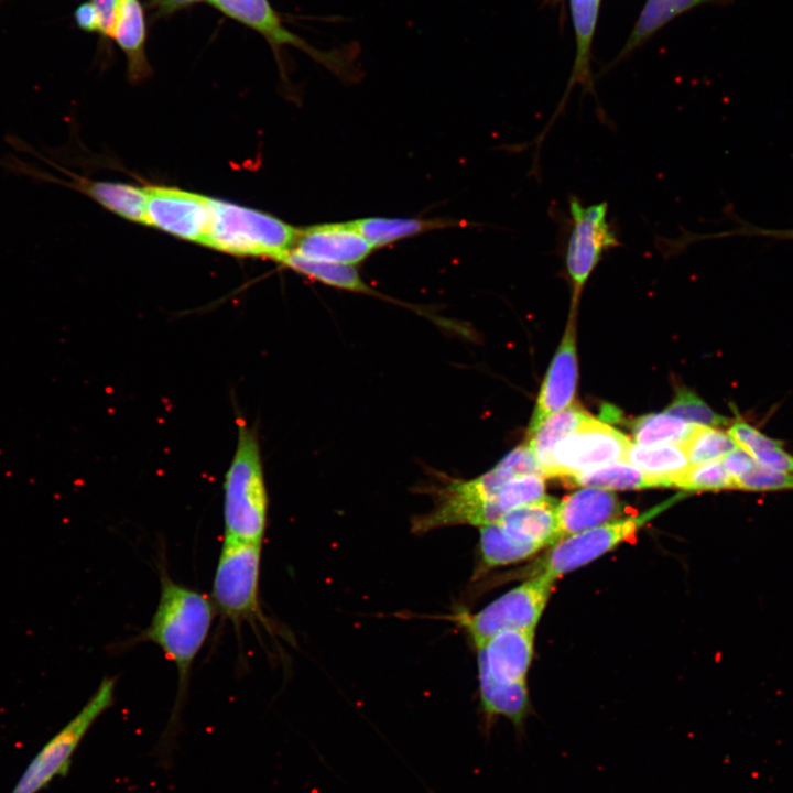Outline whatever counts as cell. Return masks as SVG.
Wrapping results in <instances>:
<instances>
[{
	"mask_svg": "<svg viewBox=\"0 0 793 793\" xmlns=\"http://www.w3.org/2000/svg\"><path fill=\"white\" fill-rule=\"evenodd\" d=\"M630 445L624 434L593 417L554 446L550 477H571L624 461Z\"/></svg>",
	"mask_w": 793,
	"mask_h": 793,
	"instance_id": "obj_10",
	"label": "cell"
},
{
	"mask_svg": "<svg viewBox=\"0 0 793 793\" xmlns=\"http://www.w3.org/2000/svg\"><path fill=\"white\" fill-rule=\"evenodd\" d=\"M75 20L78 26L85 31L100 32L99 14L91 2H85L76 9Z\"/></svg>",
	"mask_w": 793,
	"mask_h": 793,
	"instance_id": "obj_39",
	"label": "cell"
},
{
	"mask_svg": "<svg viewBox=\"0 0 793 793\" xmlns=\"http://www.w3.org/2000/svg\"><path fill=\"white\" fill-rule=\"evenodd\" d=\"M90 2L95 6L99 14V33L108 37H112L120 0H91Z\"/></svg>",
	"mask_w": 793,
	"mask_h": 793,
	"instance_id": "obj_38",
	"label": "cell"
},
{
	"mask_svg": "<svg viewBox=\"0 0 793 793\" xmlns=\"http://www.w3.org/2000/svg\"><path fill=\"white\" fill-rule=\"evenodd\" d=\"M735 489L752 492L793 490V474L757 465L750 471L735 479Z\"/></svg>",
	"mask_w": 793,
	"mask_h": 793,
	"instance_id": "obj_32",
	"label": "cell"
},
{
	"mask_svg": "<svg viewBox=\"0 0 793 793\" xmlns=\"http://www.w3.org/2000/svg\"><path fill=\"white\" fill-rule=\"evenodd\" d=\"M593 417L582 405L573 403L546 417L534 432L526 435L525 443L534 452L545 477L551 474L554 446Z\"/></svg>",
	"mask_w": 793,
	"mask_h": 793,
	"instance_id": "obj_22",
	"label": "cell"
},
{
	"mask_svg": "<svg viewBox=\"0 0 793 793\" xmlns=\"http://www.w3.org/2000/svg\"><path fill=\"white\" fill-rule=\"evenodd\" d=\"M576 312L571 308L564 336L553 357L537 395L526 435L550 415L566 409L574 400L577 385Z\"/></svg>",
	"mask_w": 793,
	"mask_h": 793,
	"instance_id": "obj_13",
	"label": "cell"
},
{
	"mask_svg": "<svg viewBox=\"0 0 793 793\" xmlns=\"http://www.w3.org/2000/svg\"><path fill=\"white\" fill-rule=\"evenodd\" d=\"M740 226L729 231L719 232L715 235L698 236L700 238L708 237H729V236H758L767 237L775 240H793V228L790 229H767L752 226L745 221H739Z\"/></svg>",
	"mask_w": 793,
	"mask_h": 793,
	"instance_id": "obj_36",
	"label": "cell"
},
{
	"mask_svg": "<svg viewBox=\"0 0 793 793\" xmlns=\"http://www.w3.org/2000/svg\"><path fill=\"white\" fill-rule=\"evenodd\" d=\"M116 678L105 677L77 713L32 759L11 793H37L56 776L65 775L79 742L95 720L115 702Z\"/></svg>",
	"mask_w": 793,
	"mask_h": 793,
	"instance_id": "obj_6",
	"label": "cell"
},
{
	"mask_svg": "<svg viewBox=\"0 0 793 793\" xmlns=\"http://www.w3.org/2000/svg\"><path fill=\"white\" fill-rule=\"evenodd\" d=\"M478 681L484 713L488 717L503 716L520 726L530 707L526 682L511 684L497 682L480 664H478Z\"/></svg>",
	"mask_w": 793,
	"mask_h": 793,
	"instance_id": "obj_21",
	"label": "cell"
},
{
	"mask_svg": "<svg viewBox=\"0 0 793 793\" xmlns=\"http://www.w3.org/2000/svg\"><path fill=\"white\" fill-rule=\"evenodd\" d=\"M626 463L637 467L660 482L661 487L675 486L689 468L682 444L663 443L653 445L631 444Z\"/></svg>",
	"mask_w": 793,
	"mask_h": 793,
	"instance_id": "obj_20",
	"label": "cell"
},
{
	"mask_svg": "<svg viewBox=\"0 0 793 793\" xmlns=\"http://www.w3.org/2000/svg\"><path fill=\"white\" fill-rule=\"evenodd\" d=\"M210 221L204 246L238 257L280 261L295 241L297 229L275 216L211 198Z\"/></svg>",
	"mask_w": 793,
	"mask_h": 793,
	"instance_id": "obj_3",
	"label": "cell"
},
{
	"mask_svg": "<svg viewBox=\"0 0 793 793\" xmlns=\"http://www.w3.org/2000/svg\"><path fill=\"white\" fill-rule=\"evenodd\" d=\"M545 481L543 476L520 475L510 478L498 496V504L507 513L518 507L539 502L545 499Z\"/></svg>",
	"mask_w": 793,
	"mask_h": 793,
	"instance_id": "obj_30",
	"label": "cell"
},
{
	"mask_svg": "<svg viewBox=\"0 0 793 793\" xmlns=\"http://www.w3.org/2000/svg\"><path fill=\"white\" fill-rule=\"evenodd\" d=\"M727 433L739 447L749 453L762 448L783 446L782 441L763 434L757 427L742 420L731 422Z\"/></svg>",
	"mask_w": 793,
	"mask_h": 793,
	"instance_id": "obj_33",
	"label": "cell"
},
{
	"mask_svg": "<svg viewBox=\"0 0 793 793\" xmlns=\"http://www.w3.org/2000/svg\"><path fill=\"white\" fill-rule=\"evenodd\" d=\"M351 221L356 229L372 245L374 249L427 231L459 225L456 220L442 218L421 219L368 217Z\"/></svg>",
	"mask_w": 793,
	"mask_h": 793,
	"instance_id": "obj_23",
	"label": "cell"
},
{
	"mask_svg": "<svg viewBox=\"0 0 793 793\" xmlns=\"http://www.w3.org/2000/svg\"><path fill=\"white\" fill-rule=\"evenodd\" d=\"M622 503L611 491L586 487L564 497L556 504L560 540L616 520Z\"/></svg>",
	"mask_w": 793,
	"mask_h": 793,
	"instance_id": "obj_15",
	"label": "cell"
},
{
	"mask_svg": "<svg viewBox=\"0 0 793 793\" xmlns=\"http://www.w3.org/2000/svg\"><path fill=\"white\" fill-rule=\"evenodd\" d=\"M216 9L231 19L246 24L259 32L271 45L274 55L280 61V50L284 45L302 50L313 59L334 72L337 76L345 77L351 70L349 66L354 59V46H345L339 50L321 51L309 45L302 37L289 31L282 23L281 18L271 7L268 0H207Z\"/></svg>",
	"mask_w": 793,
	"mask_h": 793,
	"instance_id": "obj_9",
	"label": "cell"
},
{
	"mask_svg": "<svg viewBox=\"0 0 793 793\" xmlns=\"http://www.w3.org/2000/svg\"><path fill=\"white\" fill-rule=\"evenodd\" d=\"M279 263L302 275L333 287L379 296L377 292L363 282L354 265L313 261L291 251L285 254Z\"/></svg>",
	"mask_w": 793,
	"mask_h": 793,
	"instance_id": "obj_24",
	"label": "cell"
},
{
	"mask_svg": "<svg viewBox=\"0 0 793 793\" xmlns=\"http://www.w3.org/2000/svg\"><path fill=\"white\" fill-rule=\"evenodd\" d=\"M534 630H504L481 642L477 648L478 664L486 667L497 682H525L531 664Z\"/></svg>",
	"mask_w": 793,
	"mask_h": 793,
	"instance_id": "obj_14",
	"label": "cell"
},
{
	"mask_svg": "<svg viewBox=\"0 0 793 793\" xmlns=\"http://www.w3.org/2000/svg\"><path fill=\"white\" fill-rule=\"evenodd\" d=\"M552 1H556V0H552Z\"/></svg>",
	"mask_w": 793,
	"mask_h": 793,
	"instance_id": "obj_41",
	"label": "cell"
},
{
	"mask_svg": "<svg viewBox=\"0 0 793 793\" xmlns=\"http://www.w3.org/2000/svg\"><path fill=\"white\" fill-rule=\"evenodd\" d=\"M675 487L687 491H718L735 489V480L721 460H714L689 467Z\"/></svg>",
	"mask_w": 793,
	"mask_h": 793,
	"instance_id": "obj_31",
	"label": "cell"
},
{
	"mask_svg": "<svg viewBox=\"0 0 793 793\" xmlns=\"http://www.w3.org/2000/svg\"><path fill=\"white\" fill-rule=\"evenodd\" d=\"M667 506L669 503H664L640 515L616 519L558 540L540 560L533 575L543 574L556 580L560 576L593 562L633 537L649 520Z\"/></svg>",
	"mask_w": 793,
	"mask_h": 793,
	"instance_id": "obj_8",
	"label": "cell"
},
{
	"mask_svg": "<svg viewBox=\"0 0 793 793\" xmlns=\"http://www.w3.org/2000/svg\"><path fill=\"white\" fill-rule=\"evenodd\" d=\"M556 504L546 497L539 502L508 511L497 522L513 540L536 543L543 547L553 545L560 540Z\"/></svg>",
	"mask_w": 793,
	"mask_h": 793,
	"instance_id": "obj_17",
	"label": "cell"
},
{
	"mask_svg": "<svg viewBox=\"0 0 793 793\" xmlns=\"http://www.w3.org/2000/svg\"><path fill=\"white\" fill-rule=\"evenodd\" d=\"M720 460L734 480L758 465L753 457L741 447H737Z\"/></svg>",
	"mask_w": 793,
	"mask_h": 793,
	"instance_id": "obj_37",
	"label": "cell"
},
{
	"mask_svg": "<svg viewBox=\"0 0 793 793\" xmlns=\"http://www.w3.org/2000/svg\"><path fill=\"white\" fill-rule=\"evenodd\" d=\"M215 615L216 608L211 598L174 582L165 571L161 572L156 609L149 626L133 642L157 645L176 667L177 694L169 721L170 728H176L193 663L209 634Z\"/></svg>",
	"mask_w": 793,
	"mask_h": 793,
	"instance_id": "obj_1",
	"label": "cell"
},
{
	"mask_svg": "<svg viewBox=\"0 0 793 793\" xmlns=\"http://www.w3.org/2000/svg\"><path fill=\"white\" fill-rule=\"evenodd\" d=\"M568 484L607 490H630L661 487L660 482L626 461L613 463L565 477Z\"/></svg>",
	"mask_w": 793,
	"mask_h": 793,
	"instance_id": "obj_26",
	"label": "cell"
},
{
	"mask_svg": "<svg viewBox=\"0 0 793 793\" xmlns=\"http://www.w3.org/2000/svg\"><path fill=\"white\" fill-rule=\"evenodd\" d=\"M112 37L128 59V74L132 82L150 76L151 67L144 53L145 22L139 0H120Z\"/></svg>",
	"mask_w": 793,
	"mask_h": 793,
	"instance_id": "obj_18",
	"label": "cell"
},
{
	"mask_svg": "<svg viewBox=\"0 0 793 793\" xmlns=\"http://www.w3.org/2000/svg\"><path fill=\"white\" fill-rule=\"evenodd\" d=\"M665 412L686 422L711 427H723L732 422L729 417L715 412L695 392L684 387L676 388L674 399Z\"/></svg>",
	"mask_w": 793,
	"mask_h": 793,
	"instance_id": "obj_29",
	"label": "cell"
},
{
	"mask_svg": "<svg viewBox=\"0 0 793 793\" xmlns=\"http://www.w3.org/2000/svg\"><path fill=\"white\" fill-rule=\"evenodd\" d=\"M554 582L543 574L533 575L478 612L460 616V622L474 643L504 630H535Z\"/></svg>",
	"mask_w": 793,
	"mask_h": 793,
	"instance_id": "obj_7",
	"label": "cell"
},
{
	"mask_svg": "<svg viewBox=\"0 0 793 793\" xmlns=\"http://www.w3.org/2000/svg\"><path fill=\"white\" fill-rule=\"evenodd\" d=\"M567 235L563 249L564 267L572 289L571 307L577 309L583 290L606 252L620 246L608 220V203L584 205L568 198Z\"/></svg>",
	"mask_w": 793,
	"mask_h": 793,
	"instance_id": "obj_5",
	"label": "cell"
},
{
	"mask_svg": "<svg viewBox=\"0 0 793 793\" xmlns=\"http://www.w3.org/2000/svg\"><path fill=\"white\" fill-rule=\"evenodd\" d=\"M210 197L167 186H146L145 225L204 245L210 221Z\"/></svg>",
	"mask_w": 793,
	"mask_h": 793,
	"instance_id": "obj_11",
	"label": "cell"
},
{
	"mask_svg": "<svg viewBox=\"0 0 793 793\" xmlns=\"http://www.w3.org/2000/svg\"><path fill=\"white\" fill-rule=\"evenodd\" d=\"M373 249L350 220L297 229L291 252L313 261L355 265Z\"/></svg>",
	"mask_w": 793,
	"mask_h": 793,
	"instance_id": "obj_12",
	"label": "cell"
},
{
	"mask_svg": "<svg viewBox=\"0 0 793 793\" xmlns=\"http://www.w3.org/2000/svg\"><path fill=\"white\" fill-rule=\"evenodd\" d=\"M682 446L691 466L720 460L739 447L728 433L705 425H698Z\"/></svg>",
	"mask_w": 793,
	"mask_h": 793,
	"instance_id": "obj_28",
	"label": "cell"
},
{
	"mask_svg": "<svg viewBox=\"0 0 793 793\" xmlns=\"http://www.w3.org/2000/svg\"><path fill=\"white\" fill-rule=\"evenodd\" d=\"M734 0H647L638 19L612 65L644 44L675 18L705 4L724 6Z\"/></svg>",
	"mask_w": 793,
	"mask_h": 793,
	"instance_id": "obj_19",
	"label": "cell"
},
{
	"mask_svg": "<svg viewBox=\"0 0 793 793\" xmlns=\"http://www.w3.org/2000/svg\"><path fill=\"white\" fill-rule=\"evenodd\" d=\"M697 426L666 412L647 414L630 423L634 444L639 445L683 444Z\"/></svg>",
	"mask_w": 793,
	"mask_h": 793,
	"instance_id": "obj_27",
	"label": "cell"
},
{
	"mask_svg": "<svg viewBox=\"0 0 793 793\" xmlns=\"http://www.w3.org/2000/svg\"><path fill=\"white\" fill-rule=\"evenodd\" d=\"M479 555L481 569L514 564L539 552L543 546L513 540L498 522L479 528Z\"/></svg>",
	"mask_w": 793,
	"mask_h": 793,
	"instance_id": "obj_25",
	"label": "cell"
},
{
	"mask_svg": "<svg viewBox=\"0 0 793 793\" xmlns=\"http://www.w3.org/2000/svg\"><path fill=\"white\" fill-rule=\"evenodd\" d=\"M237 423V445L224 480V536L263 543L269 499L259 436L256 426Z\"/></svg>",
	"mask_w": 793,
	"mask_h": 793,
	"instance_id": "obj_2",
	"label": "cell"
},
{
	"mask_svg": "<svg viewBox=\"0 0 793 793\" xmlns=\"http://www.w3.org/2000/svg\"><path fill=\"white\" fill-rule=\"evenodd\" d=\"M501 465L513 471L514 475H539L545 477L544 470L532 448L526 444L515 447L500 461Z\"/></svg>",
	"mask_w": 793,
	"mask_h": 793,
	"instance_id": "obj_34",
	"label": "cell"
},
{
	"mask_svg": "<svg viewBox=\"0 0 793 793\" xmlns=\"http://www.w3.org/2000/svg\"><path fill=\"white\" fill-rule=\"evenodd\" d=\"M749 454L761 467L793 474V455L782 449V446L757 449Z\"/></svg>",
	"mask_w": 793,
	"mask_h": 793,
	"instance_id": "obj_35",
	"label": "cell"
},
{
	"mask_svg": "<svg viewBox=\"0 0 793 793\" xmlns=\"http://www.w3.org/2000/svg\"><path fill=\"white\" fill-rule=\"evenodd\" d=\"M261 552L262 543L224 536L211 600L216 611L235 624L243 621L253 623L260 617Z\"/></svg>",
	"mask_w": 793,
	"mask_h": 793,
	"instance_id": "obj_4",
	"label": "cell"
},
{
	"mask_svg": "<svg viewBox=\"0 0 793 793\" xmlns=\"http://www.w3.org/2000/svg\"><path fill=\"white\" fill-rule=\"evenodd\" d=\"M569 11L575 34V58L568 78L566 90L545 129L537 137L536 149H540L553 122L563 111L569 93L576 85L594 94V79L591 76V46L597 26L600 0H568Z\"/></svg>",
	"mask_w": 793,
	"mask_h": 793,
	"instance_id": "obj_16",
	"label": "cell"
},
{
	"mask_svg": "<svg viewBox=\"0 0 793 793\" xmlns=\"http://www.w3.org/2000/svg\"><path fill=\"white\" fill-rule=\"evenodd\" d=\"M200 0H152V6L163 14L174 12Z\"/></svg>",
	"mask_w": 793,
	"mask_h": 793,
	"instance_id": "obj_40",
	"label": "cell"
}]
</instances>
